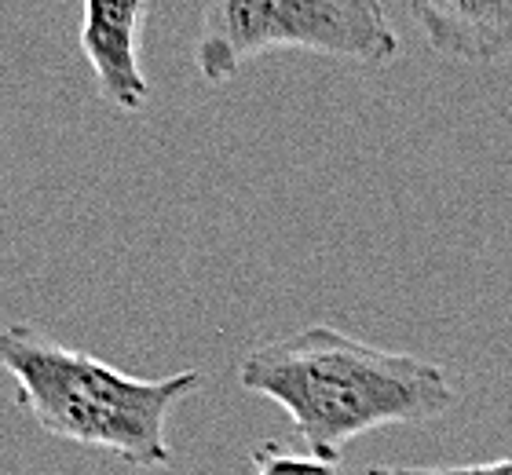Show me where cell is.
Returning a JSON list of instances; mask_svg holds the SVG:
<instances>
[{
  "mask_svg": "<svg viewBox=\"0 0 512 475\" xmlns=\"http://www.w3.org/2000/svg\"><path fill=\"white\" fill-rule=\"evenodd\" d=\"M366 475H512V457L480 465H374Z\"/></svg>",
  "mask_w": 512,
  "mask_h": 475,
  "instance_id": "cell-7",
  "label": "cell"
},
{
  "mask_svg": "<svg viewBox=\"0 0 512 475\" xmlns=\"http://www.w3.org/2000/svg\"><path fill=\"white\" fill-rule=\"evenodd\" d=\"M256 475H341L337 461H326L319 454H297L282 443H260L253 450Z\"/></svg>",
  "mask_w": 512,
  "mask_h": 475,
  "instance_id": "cell-6",
  "label": "cell"
},
{
  "mask_svg": "<svg viewBox=\"0 0 512 475\" xmlns=\"http://www.w3.org/2000/svg\"><path fill=\"white\" fill-rule=\"evenodd\" d=\"M432 52L498 63L512 48V0H406Z\"/></svg>",
  "mask_w": 512,
  "mask_h": 475,
  "instance_id": "cell-5",
  "label": "cell"
},
{
  "mask_svg": "<svg viewBox=\"0 0 512 475\" xmlns=\"http://www.w3.org/2000/svg\"><path fill=\"white\" fill-rule=\"evenodd\" d=\"M238 384L282 406L304 446L326 461H341L344 446L366 432L436 421L458 399L443 366L333 326H304L253 348Z\"/></svg>",
  "mask_w": 512,
  "mask_h": 475,
  "instance_id": "cell-1",
  "label": "cell"
},
{
  "mask_svg": "<svg viewBox=\"0 0 512 475\" xmlns=\"http://www.w3.org/2000/svg\"><path fill=\"white\" fill-rule=\"evenodd\" d=\"M275 52H311L381 70L399 59L381 0H205L194 66L205 85H227Z\"/></svg>",
  "mask_w": 512,
  "mask_h": 475,
  "instance_id": "cell-3",
  "label": "cell"
},
{
  "mask_svg": "<svg viewBox=\"0 0 512 475\" xmlns=\"http://www.w3.org/2000/svg\"><path fill=\"white\" fill-rule=\"evenodd\" d=\"M0 366L19 388V406L41 432L103 450L132 468H169L165 424L205 384L202 370L172 377H128L118 366L52 340L30 322L0 329Z\"/></svg>",
  "mask_w": 512,
  "mask_h": 475,
  "instance_id": "cell-2",
  "label": "cell"
},
{
  "mask_svg": "<svg viewBox=\"0 0 512 475\" xmlns=\"http://www.w3.org/2000/svg\"><path fill=\"white\" fill-rule=\"evenodd\" d=\"M150 0H85L81 52L96 77L103 103L139 114L150 99V81L139 63Z\"/></svg>",
  "mask_w": 512,
  "mask_h": 475,
  "instance_id": "cell-4",
  "label": "cell"
}]
</instances>
